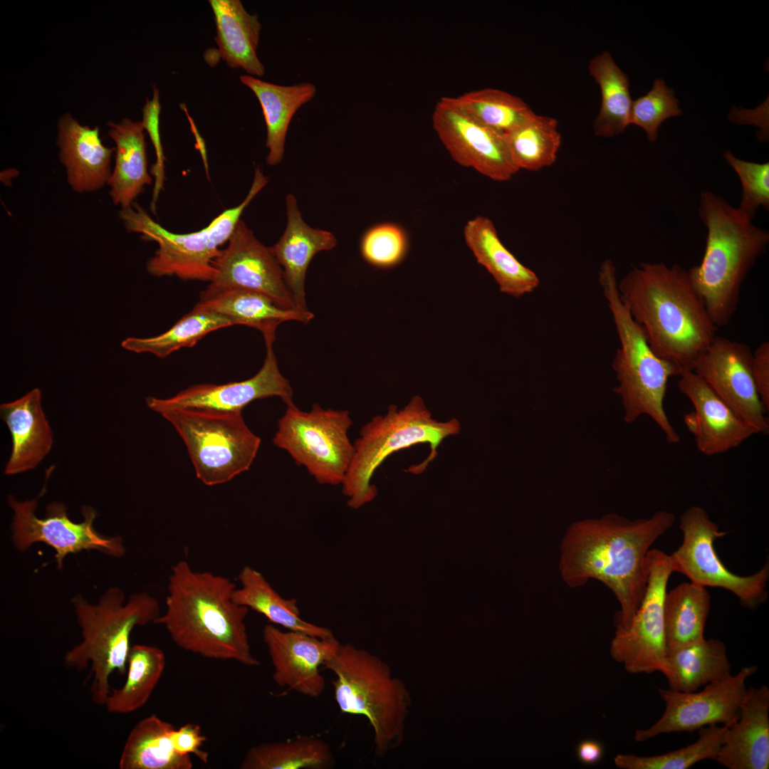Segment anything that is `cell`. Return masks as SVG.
I'll return each instance as SVG.
<instances>
[{
  "mask_svg": "<svg viewBox=\"0 0 769 769\" xmlns=\"http://www.w3.org/2000/svg\"><path fill=\"white\" fill-rule=\"evenodd\" d=\"M711 596L705 587L684 582L664 598V626L667 652L703 639L710 610Z\"/></svg>",
  "mask_w": 769,
  "mask_h": 769,
  "instance_id": "cell-35",
  "label": "cell"
},
{
  "mask_svg": "<svg viewBox=\"0 0 769 769\" xmlns=\"http://www.w3.org/2000/svg\"><path fill=\"white\" fill-rule=\"evenodd\" d=\"M263 640L278 686L312 698L323 694L326 683L320 668L340 644L334 636L320 638L298 631H282L271 623L263 629Z\"/></svg>",
  "mask_w": 769,
  "mask_h": 769,
  "instance_id": "cell-19",
  "label": "cell"
},
{
  "mask_svg": "<svg viewBox=\"0 0 769 769\" xmlns=\"http://www.w3.org/2000/svg\"><path fill=\"white\" fill-rule=\"evenodd\" d=\"M617 286L622 301L643 329L653 351L680 375L693 371L718 328L687 271L677 264L643 263L630 270Z\"/></svg>",
  "mask_w": 769,
  "mask_h": 769,
  "instance_id": "cell-2",
  "label": "cell"
},
{
  "mask_svg": "<svg viewBox=\"0 0 769 769\" xmlns=\"http://www.w3.org/2000/svg\"><path fill=\"white\" fill-rule=\"evenodd\" d=\"M716 760L729 769L769 768V689H747L738 719L728 726Z\"/></svg>",
  "mask_w": 769,
  "mask_h": 769,
  "instance_id": "cell-23",
  "label": "cell"
},
{
  "mask_svg": "<svg viewBox=\"0 0 769 769\" xmlns=\"http://www.w3.org/2000/svg\"><path fill=\"white\" fill-rule=\"evenodd\" d=\"M159 413L184 441L197 478L206 486L222 484L248 471L261 438L246 425L242 412L162 407Z\"/></svg>",
  "mask_w": 769,
  "mask_h": 769,
  "instance_id": "cell-10",
  "label": "cell"
},
{
  "mask_svg": "<svg viewBox=\"0 0 769 769\" xmlns=\"http://www.w3.org/2000/svg\"><path fill=\"white\" fill-rule=\"evenodd\" d=\"M12 441L4 474L14 475L33 469L51 451L53 433L41 405V392L34 388L23 397L0 406Z\"/></svg>",
  "mask_w": 769,
  "mask_h": 769,
  "instance_id": "cell-25",
  "label": "cell"
},
{
  "mask_svg": "<svg viewBox=\"0 0 769 769\" xmlns=\"http://www.w3.org/2000/svg\"><path fill=\"white\" fill-rule=\"evenodd\" d=\"M286 228L278 241L270 249L283 269L296 310L308 313L304 289L308 267L316 253L331 250L337 241L332 233L313 229L303 220L293 194L286 196Z\"/></svg>",
  "mask_w": 769,
  "mask_h": 769,
  "instance_id": "cell-24",
  "label": "cell"
},
{
  "mask_svg": "<svg viewBox=\"0 0 769 769\" xmlns=\"http://www.w3.org/2000/svg\"><path fill=\"white\" fill-rule=\"evenodd\" d=\"M751 371L760 401L769 411V342H761L752 353Z\"/></svg>",
  "mask_w": 769,
  "mask_h": 769,
  "instance_id": "cell-47",
  "label": "cell"
},
{
  "mask_svg": "<svg viewBox=\"0 0 769 769\" xmlns=\"http://www.w3.org/2000/svg\"><path fill=\"white\" fill-rule=\"evenodd\" d=\"M461 429L456 418L446 422L433 418L419 396H414L400 409L389 405L384 415L375 416L362 427L353 444V458L341 485L347 506L358 509L375 498L377 490L372 478L390 455L418 444H429L427 458L408 469L409 473L420 474L434 461L443 440Z\"/></svg>",
  "mask_w": 769,
  "mask_h": 769,
  "instance_id": "cell-7",
  "label": "cell"
},
{
  "mask_svg": "<svg viewBox=\"0 0 769 769\" xmlns=\"http://www.w3.org/2000/svg\"><path fill=\"white\" fill-rule=\"evenodd\" d=\"M323 666L336 676L333 685L340 710L364 716L370 721L377 755L382 756L399 745L409 696L387 664L352 644L340 643Z\"/></svg>",
  "mask_w": 769,
  "mask_h": 769,
  "instance_id": "cell-8",
  "label": "cell"
},
{
  "mask_svg": "<svg viewBox=\"0 0 769 769\" xmlns=\"http://www.w3.org/2000/svg\"><path fill=\"white\" fill-rule=\"evenodd\" d=\"M747 344L716 335L696 359L693 371L758 434H768L769 422L751 371Z\"/></svg>",
  "mask_w": 769,
  "mask_h": 769,
  "instance_id": "cell-17",
  "label": "cell"
},
{
  "mask_svg": "<svg viewBox=\"0 0 769 769\" xmlns=\"http://www.w3.org/2000/svg\"><path fill=\"white\" fill-rule=\"evenodd\" d=\"M504 136L518 169L537 171L552 165L561 145L557 120L535 113Z\"/></svg>",
  "mask_w": 769,
  "mask_h": 769,
  "instance_id": "cell-38",
  "label": "cell"
},
{
  "mask_svg": "<svg viewBox=\"0 0 769 769\" xmlns=\"http://www.w3.org/2000/svg\"><path fill=\"white\" fill-rule=\"evenodd\" d=\"M165 665V655L161 649L143 644L132 646L125 682L121 688L110 691L105 703L107 710L125 714L141 708L157 685Z\"/></svg>",
  "mask_w": 769,
  "mask_h": 769,
  "instance_id": "cell-37",
  "label": "cell"
},
{
  "mask_svg": "<svg viewBox=\"0 0 769 769\" xmlns=\"http://www.w3.org/2000/svg\"><path fill=\"white\" fill-rule=\"evenodd\" d=\"M432 125L459 164L499 182L509 180L519 170L511 159L504 135L473 120L446 97L435 106Z\"/></svg>",
  "mask_w": 769,
  "mask_h": 769,
  "instance_id": "cell-18",
  "label": "cell"
},
{
  "mask_svg": "<svg viewBox=\"0 0 769 769\" xmlns=\"http://www.w3.org/2000/svg\"><path fill=\"white\" fill-rule=\"evenodd\" d=\"M728 725H709L699 729L694 743L666 753L653 756L618 754L614 761L622 769H686L706 760H716Z\"/></svg>",
  "mask_w": 769,
  "mask_h": 769,
  "instance_id": "cell-41",
  "label": "cell"
},
{
  "mask_svg": "<svg viewBox=\"0 0 769 769\" xmlns=\"http://www.w3.org/2000/svg\"><path fill=\"white\" fill-rule=\"evenodd\" d=\"M216 28L215 41L221 58L232 68H241L262 77L263 63L257 56L261 24L239 0H209Z\"/></svg>",
  "mask_w": 769,
  "mask_h": 769,
  "instance_id": "cell-29",
  "label": "cell"
},
{
  "mask_svg": "<svg viewBox=\"0 0 769 769\" xmlns=\"http://www.w3.org/2000/svg\"><path fill=\"white\" fill-rule=\"evenodd\" d=\"M648 579L644 595L630 623L616 629L610 655L632 674L668 671L664 626V598L674 572L669 555L657 550L647 555Z\"/></svg>",
  "mask_w": 769,
  "mask_h": 769,
  "instance_id": "cell-13",
  "label": "cell"
},
{
  "mask_svg": "<svg viewBox=\"0 0 769 769\" xmlns=\"http://www.w3.org/2000/svg\"><path fill=\"white\" fill-rule=\"evenodd\" d=\"M464 236L478 263L493 276L501 292L518 298L538 287L537 274L503 245L488 217L477 216L469 220L464 226Z\"/></svg>",
  "mask_w": 769,
  "mask_h": 769,
  "instance_id": "cell-26",
  "label": "cell"
},
{
  "mask_svg": "<svg viewBox=\"0 0 769 769\" xmlns=\"http://www.w3.org/2000/svg\"><path fill=\"white\" fill-rule=\"evenodd\" d=\"M681 114L674 90L667 87L663 80L656 78L650 91L633 101L630 125L642 128L647 139L655 142L660 125L665 120Z\"/></svg>",
  "mask_w": 769,
  "mask_h": 769,
  "instance_id": "cell-43",
  "label": "cell"
},
{
  "mask_svg": "<svg viewBox=\"0 0 769 769\" xmlns=\"http://www.w3.org/2000/svg\"><path fill=\"white\" fill-rule=\"evenodd\" d=\"M679 528L684 539L679 548L669 555L674 572H679L691 582L706 587H716L733 592L741 605L755 610L768 598L766 584L769 579V563L757 572L741 576L734 574L722 563L714 548V542L726 533L721 531L706 510L691 506L679 518Z\"/></svg>",
  "mask_w": 769,
  "mask_h": 769,
  "instance_id": "cell-12",
  "label": "cell"
},
{
  "mask_svg": "<svg viewBox=\"0 0 769 769\" xmlns=\"http://www.w3.org/2000/svg\"><path fill=\"white\" fill-rule=\"evenodd\" d=\"M335 758L323 739L300 736L291 740L262 743L251 748L240 765L241 769H329Z\"/></svg>",
  "mask_w": 769,
  "mask_h": 769,
  "instance_id": "cell-36",
  "label": "cell"
},
{
  "mask_svg": "<svg viewBox=\"0 0 769 769\" xmlns=\"http://www.w3.org/2000/svg\"><path fill=\"white\" fill-rule=\"evenodd\" d=\"M160 104L159 101V92L155 88L152 100L147 99L143 108V120L145 130L148 132L154 145L156 152V162L152 166V174L155 177V185L152 194L151 209H155L156 202L159 194L163 189L164 180V156L160 142L159 132V115Z\"/></svg>",
  "mask_w": 769,
  "mask_h": 769,
  "instance_id": "cell-45",
  "label": "cell"
},
{
  "mask_svg": "<svg viewBox=\"0 0 769 769\" xmlns=\"http://www.w3.org/2000/svg\"><path fill=\"white\" fill-rule=\"evenodd\" d=\"M106 125L115 144V165L108 182L110 196L115 205L127 209L152 181L147 171L144 125L128 118Z\"/></svg>",
  "mask_w": 769,
  "mask_h": 769,
  "instance_id": "cell-27",
  "label": "cell"
},
{
  "mask_svg": "<svg viewBox=\"0 0 769 769\" xmlns=\"http://www.w3.org/2000/svg\"><path fill=\"white\" fill-rule=\"evenodd\" d=\"M577 754L581 762L592 765L597 763L602 757V745L594 740L583 741L577 746Z\"/></svg>",
  "mask_w": 769,
  "mask_h": 769,
  "instance_id": "cell-48",
  "label": "cell"
},
{
  "mask_svg": "<svg viewBox=\"0 0 769 769\" xmlns=\"http://www.w3.org/2000/svg\"><path fill=\"white\" fill-rule=\"evenodd\" d=\"M286 405L273 444L287 451L320 484L342 485L355 451L348 436L353 424L349 411L313 404L303 412L293 402Z\"/></svg>",
  "mask_w": 769,
  "mask_h": 769,
  "instance_id": "cell-11",
  "label": "cell"
},
{
  "mask_svg": "<svg viewBox=\"0 0 769 769\" xmlns=\"http://www.w3.org/2000/svg\"><path fill=\"white\" fill-rule=\"evenodd\" d=\"M38 498L19 501L8 497L13 511L12 540L15 547L25 551L36 543H43L56 551L55 558L59 570L68 555L81 550H95L105 555L120 558L125 548L120 536L108 537L98 533L93 526L96 511L90 506H83V520L73 522L68 517L67 508L62 502H52L46 506L43 518L36 515Z\"/></svg>",
  "mask_w": 769,
  "mask_h": 769,
  "instance_id": "cell-14",
  "label": "cell"
},
{
  "mask_svg": "<svg viewBox=\"0 0 769 769\" xmlns=\"http://www.w3.org/2000/svg\"><path fill=\"white\" fill-rule=\"evenodd\" d=\"M71 603L83 639L66 652L65 664L78 671L90 664L92 699L103 706L111 691L110 675L127 672L132 631L155 622L160 615L159 602L146 592L132 594L125 602L122 590L115 587L95 604L81 595H75Z\"/></svg>",
  "mask_w": 769,
  "mask_h": 769,
  "instance_id": "cell-5",
  "label": "cell"
},
{
  "mask_svg": "<svg viewBox=\"0 0 769 769\" xmlns=\"http://www.w3.org/2000/svg\"><path fill=\"white\" fill-rule=\"evenodd\" d=\"M194 307L221 315L233 325H246L261 331L266 345L273 344L276 328L283 322L297 320L307 324L314 317L310 312L284 308L268 296L246 289L228 290L199 299Z\"/></svg>",
  "mask_w": 769,
  "mask_h": 769,
  "instance_id": "cell-28",
  "label": "cell"
},
{
  "mask_svg": "<svg viewBox=\"0 0 769 769\" xmlns=\"http://www.w3.org/2000/svg\"><path fill=\"white\" fill-rule=\"evenodd\" d=\"M757 669L755 665L744 666L736 674L706 684L698 692L659 689L665 703L664 713L647 729L637 730L634 740L642 742L662 733H691L713 724L730 726L740 716L746 679Z\"/></svg>",
  "mask_w": 769,
  "mask_h": 769,
  "instance_id": "cell-15",
  "label": "cell"
},
{
  "mask_svg": "<svg viewBox=\"0 0 769 769\" xmlns=\"http://www.w3.org/2000/svg\"><path fill=\"white\" fill-rule=\"evenodd\" d=\"M599 283L620 342L612 366L619 382L614 392L621 397L624 422L631 424L647 414L661 429L667 442L676 444L680 436L666 414L664 402L669 378L680 373L653 351L643 329L622 301L616 268L610 259L600 266Z\"/></svg>",
  "mask_w": 769,
  "mask_h": 769,
  "instance_id": "cell-6",
  "label": "cell"
},
{
  "mask_svg": "<svg viewBox=\"0 0 769 769\" xmlns=\"http://www.w3.org/2000/svg\"><path fill=\"white\" fill-rule=\"evenodd\" d=\"M214 266L216 274L199 299L228 290L246 289L262 293L284 308L296 309L283 269L271 249L262 244L241 219Z\"/></svg>",
  "mask_w": 769,
  "mask_h": 769,
  "instance_id": "cell-16",
  "label": "cell"
},
{
  "mask_svg": "<svg viewBox=\"0 0 769 769\" xmlns=\"http://www.w3.org/2000/svg\"><path fill=\"white\" fill-rule=\"evenodd\" d=\"M236 587L226 577L194 570L186 560H179L169 577L165 612L155 623L163 625L174 643L185 651L206 659L258 666L245 624L249 609L232 599Z\"/></svg>",
  "mask_w": 769,
  "mask_h": 769,
  "instance_id": "cell-3",
  "label": "cell"
},
{
  "mask_svg": "<svg viewBox=\"0 0 769 769\" xmlns=\"http://www.w3.org/2000/svg\"><path fill=\"white\" fill-rule=\"evenodd\" d=\"M231 325L226 317L194 307L166 332L150 338H127L121 346L135 353L149 352L164 358L179 349L192 347L211 332Z\"/></svg>",
  "mask_w": 769,
  "mask_h": 769,
  "instance_id": "cell-39",
  "label": "cell"
},
{
  "mask_svg": "<svg viewBox=\"0 0 769 769\" xmlns=\"http://www.w3.org/2000/svg\"><path fill=\"white\" fill-rule=\"evenodd\" d=\"M698 212L707 229L705 251L687 273L712 322L723 328L736 313L748 274L766 251L769 232L711 191L701 192Z\"/></svg>",
  "mask_w": 769,
  "mask_h": 769,
  "instance_id": "cell-4",
  "label": "cell"
},
{
  "mask_svg": "<svg viewBox=\"0 0 769 769\" xmlns=\"http://www.w3.org/2000/svg\"><path fill=\"white\" fill-rule=\"evenodd\" d=\"M588 70L599 85L602 95L600 112L593 123L595 134L602 137L622 134L630 125L633 103L627 75L607 51L590 60Z\"/></svg>",
  "mask_w": 769,
  "mask_h": 769,
  "instance_id": "cell-34",
  "label": "cell"
},
{
  "mask_svg": "<svg viewBox=\"0 0 769 769\" xmlns=\"http://www.w3.org/2000/svg\"><path fill=\"white\" fill-rule=\"evenodd\" d=\"M679 377L678 387L694 408L684 415V422L702 454L724 453L758 434L694 371H684Z\"/></svg>",
  "mask_w": 769,
  "mask_h": 769,
  "instance_id": "cell-21",
  "label": "cell"
},
{
  "mask_svg": "<svg viewBox=\"0 0 769 769\" xmlns=\"http://www.w3.org/2000/svg\"><path fill=\"white\" fill-rule=\"evenodd\" d=\"M172 741L174 748L178 754L182 755L193 754L202 763L205 764L208 763L209 753L202 750L206 737L202 734L199 725L189 723L178 729L175 728L172 733Z\"/></svg>",
  "mask_w": 769,
  "mask_h": 769,
  "instance_id": "cell-46",
  "label": "cell"
},
{
  "mask_svg": "<svg viewBox=\"0 0 769 769\" xmlns=\"http://www.w3.org/2000/svg\"><path fill=\"white\" fill-rule=\"evenodd\" d=\"M57 145L68 183L75 192H95L108 184L115 147L103 144L98 126L83 125L66 113L58 122Z\"/></svg>",
  "mask_w": 769,
  "mask_h": 769,
  "instance_id": "cell-22",
  "label": "cell"
},
{
  "mask_svg": "<svg viewBox=\"0 0 769 769\" xmlns=\"http://www.w3.org/2000/svg\"><path fill=\"white\" fill-rule=\"evenodd\" d=\"M240 80L260 103L266 125V146L269 150L266 162L276 165L283 157L286 134L293 115L315 97L316 88L304 82L280 85L251 75H241Z\"/></svg>",
  "mask_w": 769,
  "mask_h": 769,
  "instance_id": "cell-30",
  "label": "cell"
},
{
  "mask_svg": "<svg viewBox=\"0 0 769 769\" xmlns=\"http://www.w3.org/2000/svg\"><path fill=\"white\" fill-rule=\"evenodd\" d=\"M268 178L258 167L251 187L238 206L224 210L204 229L189 234L172 233L155 221L137 203L121 209L119 216L128 232L158 244L147 262V270L157 277L176 276L188 281L210 282L216 274L220 246L228 242L245 208L266 186Z\"/></svg>",
  "mask_w": 769,
  "mask_h": 769,
  "instance_id": "cell-9",
  "label": "cell"
},
{
  "mask_svg": "<svg viewBox=\"0 0 769 769\" xmlns=\"http://www.w3.org/2000/svg\"><path fill=\"white\" fill-rule=\"evenodd\" d=\"M668 671L665 676L671 689L682 692L697 691L701 686L730 676L731 664L725 644L704 637L667 652Z\"/></svg>",
  "mask_w": 769,
  "mask_h": 769,
  "instance_id": "cell-31",
  "label": "cell"
},
{
  "mask_svg": "<svg viewBox=\"0 0 769 769\" xmlns=\"http://www.w3.org/2000/svg\"><path fill=\"white\" fill-rule=\"evenodd\" d=\"M174 726L155 714L140 721L129 733L119 760L120 769H191L190 755L176 753Z\"/></svg>",
  "mask_w": 769,
  "mask_h": 769,
  "instance_id": "cell-33",
  "label": "cell"
},
{
  "mask_svg": "<svg viewBox=\"0 0 769 769\" xmlns=\"http://www.w3.org/2000/svg\"><path fill=\"white\" fill-rule=\"evenodd\" d=\"M723 157L741 181L742 195L737 209L751 220L760 207L769 210V163H757L736 158L730 151Z\"/></svg>",
  "mask_w": 769,
  "mask_h": 769,
  "instance_id": "cell-44",
  "label": "cell"
},
{
  "mask_svg": "<svg viewBox=\"0 0 769 769\" xmlns=\"http://www.w3.org/2000/svg\"><path fill=\"white\" fill-rule=\"evenodd\" d=\"M409 239L404 229L394 223H382L368 229L360 241L364 260L380 268L399 264L406 257Z\"/></svg>",
  "mask_w": 769,
  "mask_h": 769,
  "instance_id": "cell-42",
  "label": "cell"
},
{
  "mask_svg": "<svg viewBox=\"0 0 769 769\" xmlns=\"http://www.w3.org/2000/svg\"><path fill=\"white\" fill-rule=\"evenodd\" d=\"M446 98L473 120L503 135L535 113L519 97L496 88H483Z\"/></svg>",
  "mask_w": 769,
  "mask_h": 769,
  "instance_id": "cell-40",
  "label": "cell"
},
{
  "mask_svg": "<svg viewBox=\"0 0 769 769\" xmlns=\"http://www.w3.org/2000/svg\"><path fill=\"white\" fill-rule=\"evenodd\" d=\"M675 520L674 513L659 511L649 518L631 520L615 513L573 523L560 546L559 572L572 588L599 580L615 595L620 610L616 629L630 623L644 595L652 545Z\"/></svg>",
  "mask_w": 769,
  "mask_h": 769,
  "instance_id": "cell-1",
  "label": "cell"
},
{
  "mask_svg": "<svg viewBox=\"0 0 769 769\" xmlns=\"http://www.w3.org/2000/svg\"><path fill=\"white\" fill-rule=\"evenodd\" d=\"M263 366L252 377L226 384H198L189 387L169 398H146L152 411L162 407L210 409L242 412L251 402L272 397H280L285 404L293 402V389L281 373L273 345H266Z\"/></svg>",
  "mask_w": 769,
  "mask_h": 769,
  "instance_id": "cell-20",
  "label": "cell"
},
{
  "mask_svg": "<svg viewBox=\"0 0 769 769\" xmlns=\"http://www.w3.org/2000/svg\"><path fill=\"white\" fill-rule=\"evenodd\" d=\"M240 587L234 590L232 599L236 604L263 614L273 624L288 630L305 632L320 638L334 636L332 631L304 620L297 600L280 595L265 577L251 566H245L238 575Z\"/></svg>",
  "mask_w": 769,
  "mask_h": 769,
  "instance_id": "cell-32",
  "label": "cell"
}]
</instances>
